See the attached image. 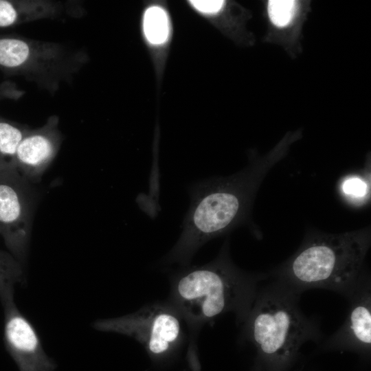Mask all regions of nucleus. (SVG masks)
Masks as SVG:
<instances>
[{"label":"nucleus","mask_w":371,"mask_h":371,"mask_svg":"<svg viewBox=\"0 0 371 371\" xmlns=\"http://www.w3.org/2000/svg\"><path fill=\"white\" fill-rule=\"evenodd\" d=\"M30 128L0 120V168H14L18 146Z\"/></svg>","instance_id":"nucleus-13"},{"label":"nucleus","mask_w":371,"mask_h":371,"mask_svg":"<svg viewBox=\"0 0 371 371\" xmlns=\"http://www.w3.org/2000/svg\"><path fill=\"white\" fill-rule=\"evenodd\" d=\"M370 279L348 300L350 307L341 326L324 344L328 349L368 355L371 348Z\"/></svg>","instance_id":"nucleus-11"},{"label":"nucleus","mask_w":371,"mask_h":371,"mask_svg":"<svg viewBox=\"0 0 371 371\" xmlns=\"http://www.w3.org/2000/svg\"><path fill=\"white\" fill-rule=\"evenodd\" d=\"M139 29L150 58L158 90H160L174 37V24L167 1L144 3Z\"/></svg>","instance_id":"nucleus-10"},{"label":"nucleus","mask_w":371,"mask_h":371,"mask_svg":"<svg viewBox=\"0 0 371 371\" xmlns=\"http://www.w3.org/2000/svg\"><path fill=\"white\" fill-rule=\"evenodd\" d=\"M370 245L368 229L313 234L272 274L297 294L323 289L348 300L370 279L364 269Z\"/></svg>","instance_id":"nucleus-2"},{"label":"nucleus","mask_w":371,"mask_h":371,"mask_svg":"<svg viewBox=\"0 0 371 371\" xmlns=\"http://www.w3.org/2000/svg\"><path fill=\"white\" fill-rule=\"evenodd\" d=\"M265 278L238 268L226 242L213 261L183 267L172 276L168 302L193 333L227 313H234L236 324H242L256 299L258 283Z\"/></svg>","instance_id":"nucleus-1"},{"label":"nucleus","mask_w":371,"mask_h":371,"mask_svg":"<svg viewBox=\"0 0 371 371\" xmlns=\"http://www.w3.org/2000/svg\"><path fill=\"white\" fill-rule=\"evenodd\" d=\"M25 280L23 264L10 252L0 249V301L14 300L15 286Z\"/></svg>","instance_id":"nucleus-12"},{"label":"nucleus","mask_w":371,"mask_h":371,"mask_svg":"<svg viewBox=\"0 0 371 371\" xmlns=\"http://www.w3.org/2000/svg\"><path fill=\"white\" fill-rule=\"evenodd\" d=\"M86 54L63 45L21 38H0V65L21 71L30 80L49 91L69 80L85 63Z\"/></svg>","instance_id":"nucleus-5"},{"label":"nucleus","mask_w":371,"mask_h":371,"mask_svg":"<svg viewBox=\"0 0 371 371\" xmlns=\"http://www.w3.org/2000/svg\"><path fill=\"white\" fill-rule=\"evenodd\" d=\"M341 190L347 196L354 199H361L367 196L369 188L368 183L364 179L352 177L343 181Z\"/></svg>","instance_id":"nucleus-15"},{"label":"nucleus","mask_w":371,"mask_h":371,"mask_svg":"<svg viewBox=\"0 0 371 371\" xmlns=\"http://www.w3.org/2000/svg\"><path fill=\"white\" fill-rule=\"evenodd\" d=\"M93 326L99 331L131 337L156 355L170 352L186 341L188 328L169 302L150 304L121 317L98 319Z\"/></svg>","instance_id":"nucleus-6"},{"label":"nucleus","mask_w":371,"mask_h":371,"mask_svg":"<svg viewBox=\"0 0 371 371\" xmlns=\"http://www.w3.org/2000/svg\"><path fill=\"white\" fill-rule=\"evenodd\" d=\"M59 118L52 115L41 127L30 128L18 146L14 168L28 181L34 184L56 157L62 143Z\"/></svg>","instance_id":"nucleus-9"},{"label":"nucleus","mask_w":371,"mask_h":371,"mask_svg":"<svg viewBox=\"0 0 371 371\" xmlns=\"http://www.w3.org/2000/svg\"><path fill=\"white\" fill-rule=\"evenodd\" d=\"M300 296L278 281L258 291L241 340L255 348L260 370L286 371L306 341L320 340L318 320L304 314Z\"/></svg>","instance_id":"nucleus-3"},{"label":"nucleus","mask_w":371,"mask_h":371,"mask_svg":"<svg viewBox=\"0 0 371 371\" xmlns=\"http://www.w3.org/2000/svg\"><path fill=\"white\" fill-rule=\"evenodd\" d=\"M297 9V3L293 0H271L267 11L271 23L278 27L287 26L293 20Z\"/></svg>","instance_id":"nucleus-14"},{"label":"nucleus","mask_w":371,"mask_h":371,"mask_svg":"<svg viewBox=\"0 0 371 371\" xmlns=\"http://www.w3.org/2000/svg\"><path fill=\"white\" fill-rule=\"evenodd\" d=\"M1 304L4 345L19 371H54L56 362L46 354L36 330L17 308L14 300Z\"/></svg>","instance_id":"nucleus-8"},{"label":"nucleus","mask_w":371,"mask_h":371,"mask_svg":"<svg viewBox=\"0 0 371 371\" xmlns=\"http://www.w3.org/2000/svg\"><path fill=\"white\" fill-rule=\"evenodd\" d=\"M256 168H247L236 175L201 181L190 187V205L182 232L165 256V263L188 266L205 243L245 221L258 183Z\"/></svg>","instance_id":"nucleus-4"},{"label":"nucleus","mask_w":371,"mask_h":371,"mask_svg":"<svg viewBox=\"0 0 371 371\" xmlns=\"http://www.w3.org/2000/svg\"><path fill=\"white\" fill-rule=\"evenodd\" d=\"M34 184L13 168H0V234L22 264L28 251L36 201Z\"/></svg>","instance_id":"nucleus-7"}]
</instances>
